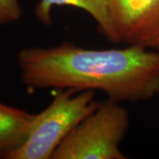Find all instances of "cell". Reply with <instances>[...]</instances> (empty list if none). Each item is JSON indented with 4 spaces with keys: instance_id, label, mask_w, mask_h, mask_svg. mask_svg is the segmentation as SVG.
I'll use <instances>...</instances> for the list:
<instances>
[{
    "instance_id": "1",
    "label": "cell",
    "mask_w": 159,
    "mask_h": 159,
    "mask_svg": "<svg viewBox=\"0 0 159 159\" xmlns=\"http://www.w3.org/2000/svg\"><path fill=\"white\" fill-rule=\"evenodd\" d=\"M17 60L21 81L30 89L100 90L119 102L148 101L159 94L157 50H97L64 42L49 48H23Z\"/></svg>"
},
{
    "instance_id": "2",
    "label": "cell",
    "mask_w": 159,
    "mask_h": 159,
    "mask_svg": "<svg viewBox=\"0 0 159 159\" xmlns=\"http://www.w3.org/2000/svg\"><path fill=\"white\" fill-rule=\"evenodd\" d=\"M129 125L128 111L108 98L69 133L51 159H126L119 144Z\"/></svg>"
},
{
    "instance_id": "3",
    "label": "cell",
    "mask_w": 159,
    "mask_h": 159,
    "mask_svg": "<svg viewBox=\"0 0 159 159\" xmlns=\"http://www.w3.org/2000/svg\"><path fill=\"white\" fill-rule=\"evenodd\" d=\"M57 89L51 102L36 114L30 134L12 159H51L58 145L99 102L93 90Z\"/></svg>"
},
{
    "instance_id": "4",
    "label": "cell",
    "mask_w": 159,
    "mask_h": 159,
    "mask_svg": "<svg viewBox=\"0 0 159 159\" xmlns=\"http://www.w3.org/2000/svg\"><path fill=\"white\" fill-rule=\"evenodd\" d=\"M111 42L159 51V0H106Z\"/></svg>"
},
{
    "instance_id": "5",
    "label": "cell",
    "mask_w": 159,
    "mask_h": 159,
    "mask_svg": "<svg viewBox=\"0 0 159 159\" xmlns=\"http://www.w3.org/2000/svg\"><path fill=\"white\" fill-rule=\"evenodd\" d=\"M36 114L0 102V159H12L29 138Z\"/></svg>"
},
{
    "instance_id": "6",
    "label": "cell",
    "mask_w": 159,
    "mask_h": 159,
    "mask_svg": "<svg viewBox=\"0 0 159 159\" xmlns=\"http://www.w3.org/2000/svg\"><path fill=\"white\" fill-rule=\"evenodd\" d=\"M71 6L89 14L97 22L98 29L107 39L111 34L106 0H40L34 8V15L44 26L52 24V9L54 6Z\"/></svg>"
},
{
    "instance_id": "7",
    "label": "cell",
    "mask_w": 159,
    "mask_h": 159,
    "mask_svg": "<svg viewBox=\"0 0 159 159\" xmlns=\"http://www.w3.org/2000/svg\"><path fill=\"white\" fill-rule=\"evenodd\" d=\"M22 16L19 0H0V26L16 22Z\"/></svg>"
}]
</instances>
